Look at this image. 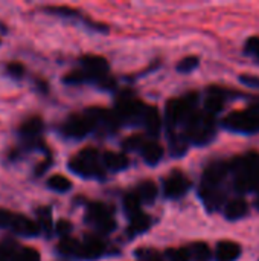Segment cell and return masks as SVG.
<instances>
[{"instance_id": "1", "label": "cell", "mask_w": 259, "mask_h": 261, "mask_svg": "<svg viewBox=\"0 0 259 261\" xmlns=\"http://www.w3.org/2000/svg\"><path fill=\"white\" fill-rule=\"evenodd\" d=\"M229 173H231V165L224 162H214L206 168L200 185V196L209 211L217 210L224 200L223 185Z\"/></svg>"}, {"instance_id": "37", "label": "cell", "mask_w": 259, "mask_h": 261, "mask_svg": "<svg viewBox=\"0 0 259 261\" xmlns=\"http://www.w3.org/2000/svg\"><path fill=\"white\" fill-rule=\"evenodd\" d=\"M246 52L259 61V37H250L246 43Z\"/></svg>"}, {"instance_id": "6", "label": "cell", "mask_w": 259, "mask_h": 261, "mask_svg": "<svg viewBox=\"0 0 259 261\" xmlns=\"http://www.w3.org/2000/svg\"><path fill=\"white\" fill-rule=\"evenodd\" d=\"M195 101H197V93H189L180 99H171L166 104V110H165L168 127L171 128L180 122H188L191 115L195 112L194 110Z\"/></svg>"}, {"instance_id": "23", "label": "cell", "mask_w": 259, "mask_h": 261, "mask_svg": "<svg viewBox=\"0 0 259 261\" xmlns=\"http://www.w3.org/2000/svg\"><path fill=\"white\" fill-rule=\"evenodd\" d=\"M79 249H81V243L70 237L63 239L58 245V252L66 257H79Z\"/></svg>"}, {"instance_id": "2", "label": "cell", "mask_w": 259, "mask_h": 261, "mask_svg": "<svg viewBox=\"0 0 259 261\" xmlns=\"http://www.w3.org/2000/svg\"><path fill=\"white\" fill-rule=\"evenodd\" d=\"M231 171L235 173V187L241 193L259 191V156L249 153L235 159L231 164Z\"/></svg>"}, {"instance_id": "22", "label": "cell", "mask_w": 259, "mask_h": 261, "mask_svg": "<svg viewBox=\"0 0 259 261\" xmlns=\"http://www.w3.org/2000/svg\"><path fill=\"white\" fill-rule=\"evenodd\" d=\"M136 193H137V196L140 197L142 202H145V203H153V202L156 200L157 194H159V190H157V187H156L154 182L147 180V182H142V184L139 185V188L136 190Z\"/></svg>"}, {"instance_id": "27", "label": "cell", "mask_w": 259, "mask_h": 261, "mask_svg": "<svg viewBox=\"0 0 259 261\" xmlns=\"http://www.w3.org/2000/svg\"><path fill=\"white\" fill-rule=\"evenodd\" d=\"M223 107H224V98L221 96V93L211 95L205 101V112L209 113L211 116H215L217 113H220Z\"/></svg>"}, {"instance_id": "26", "label": "cell", "mask_w": 259, "mask_h": 261, "mask_svg": "<svg viewBox=\"0 0 259 261\" xmlns=\"http://www.w3.org/2000/svg\"><path fill=\"white\" fill-rule=\"evenodd\" d=\"M37 216H38V226L40 229L49 236L52 232V213L50 208L44 206V208H38L37 210Z\"/></svg>"}, {"instance_id": "39", "label": "cell", "mask_w": 259, "mask_h": 261, "mask_svg": "<svg viewBox=\"0 0 259 261\" xmlns=\"http://www.w3.org/2000/svg\"><path fill=\"white\" fill-rule=\"evenodd\" d=\"M52 164V161H50V158H47L46 159V162H43V164H40L37 168H35V176H41L47 168H49V165Z\"/></svg>"}, {"instance_id": "7", "label": "cell", "mask_w": 259, "mask_h": 261, "mask_svg": "<svg viewBox=\"0 0 259 261\" xmlns=\"http://www.w3.org/2000/svg\"><path fill=\"white\" fill-rule=\"evenodd\" d=\"M147 106L142 104L139 99L134 98L133 93H121L118 101H116V107H114V113L118 115L121 122H128V124H139L142 121L143 112H145Z\"/></svg>"}, {"instance_id": "5", "label": "cell", "mask_w": 259, "mask_h": 261, "mask_svg": "<svg viewBox=\"0 0 259 261\" xmlns=\"http://www.w3.org/2000/svg\"><path fill=\"white\" fill-rule=\"evenodd\" d=\"M223 125L237 133H256L259 132V107H253L243 112H232L223 119Z\"/></svg>"}, {"instance_id": "4", "label": "cell", "mask_w": 259, "mask_h": 261, "mask_svg": "<svg viewBox=\"0 0 259 261\" xmlns=\"http://www.w3.org/2000/svg\"><path fill=\"white\" fill-rule=\"evenodd\" d=\"M69 168L72 173L81 177H102V168L99 165V153L93 147H87L81 150L73 159H70Z\"/></svg>"}, {"instance_id": "36", "label": "cell", "mask_w": 259, "mask_h": 261, "mask_svg": "<svg viewBox=\"0 0 259 261\" xmlns=\"http://www.w3.org/2000/svg\"><path fill=\"white\" fill-rule=\"evenodd\" d=\"M55 232H56L60 237L67 239L69 234L72 232V223H70L69 220H64V219L58 220V223L55 225Z\"/></svg>"}, {"instance_id": "14", "label": "cell", "mask_w": 259, "mask_h": 261, "mask_svg": "<svg viewBox=\"0 0 259 261\" xmlns=\"http://www.w3.org/2000/svg\"><path fill=\"white\" fill-rule=\"evenodd\" d=\"M105 252V245L102 240H99L98 237H87L82 243H81V249H79V257L82 260H96L101 258Z\"/></svg>"}, {"instance_id": "38", "label": "cell", "mask_w": 259, "mask_h": 261, "mask_svg": "<svg viewBox=\"0 0 259 261\" xmlns=\"http://www.w3.org/2000/svg\"><path fill=\"white\" fill-rule=\"evenodd\" d=\"M240 81L249 87H259V76H255V75H241Z\"/></svg>"}, {"instance_id": "12", "label": "cell", "mask_w": 259, "mask_h": 261, "mask_svg": "<svg viewBox=\"0 0 259 261\" xmlns=\"http://www.w3.org/2000/svg\"><path fill=\"white\" fill-rule=\"evenodd\" d=\"M189 187H191L189 179L185 174H182L180 171H174L165 179L163 193L168 199H180L182 196H185L188 193Z\"/></svg>"}, {"instance_id": "29", "label": "cell", "mask_w": 259, "mask_h": 261, "mask_svg": "<svg viewBox=\"0 0 259 261\" xmlns=\"http://www.w3.org/2000/svg\"><path fill=\"white\" fill-rule=\"evenodd\" d=\"M188 138L186 135L179 136V135H172L171 138V153L174 156H183L188 151Z\"/></svg>"}, {"instance_id": "32", "label": "cell", "mask_w": 259, "mask_h": 261, "mask_svg": "<svg viewBox=\"0 0 259 261\" xmlns=\"http://www.w3.org/2000/svg\"><path fill=\"white\" fill-rule=\"evenodd\" d=\"M198 63H200L198 57H195V55L186 57V58H183V60L177 64V70H179L180 73H189V72H192V70L198 66Z\"/></svg>"}, {"instance_id": "9", "label": "cell", "mask_w": 259, "mask_h": 261, "mask_svg": "<svg viewBox=\"0 0 259 261\" xmlns=\"http://www.w3.org/2000/svg\"><path fill=\"white\" fill-rule=\"evenodd\" d=\"M81 69L85 72L87 80L99 84L108 76V63L99 55H85L81 58Z\"/></svg>"}, {"instance_id": "15", "label": "cell", "mask_w": 259, "mask_h": 261, "mask_svg": "<svg viewBox=\"0 0 259 261\" xmlns=\"http://www.w3.org/2000/svg\"><path fill=\"white\" fill-rule=\"evenodd\" d=\"M140 125L147 130L148 135L156 136L160 132V127H162L159 110L156 107H151V106L148 107L147 106V109L143 112V116H142V121H140Z\"/></svg>"}, {"instance_id": "20", "label": "cell", "mask_w": 259, "mask_h": 261, "mask_svg": "<svg viewBox=\"0 0 259 261\" xmlns=\"http://www.w3.org/2000/svg\"><path fill=\"white\" fill-rule=\"evenodd\" d=\"M151 228V217L140 213L139 216L130 219V226H128V236L134 237V236H140L143 232H147Z\"/></svg>"}, {"instance_id": "33", "label": "cell", "mask_w": 259, "mask_h": 261, "mask_svg": "<svg viewBox=\"0 0 259 261\" xmlns=\"http://www.w3.org/2000/svg\"><path fill=\"white\" fill-rule=\"evenodd\" d=\"M166 258L169 261H191L189 249L185 248H174L166 251Z\"/></svg>"}, {"instance_id": "30", "label": "cell", "mask_w": 259, "mask_h": 261, "mask_svg": "<svg viewBox=\"0 0 259 261\" xmlns=\"http://www.w3.org/2000/svg\"><path fill=\"white\" fill-rule=\"evenodd\" d=\"M145 144H147V141L140 135H131V136H128V138L124 139L122 148L127 150V151H136V150L140 151Z\"/></svg>"}, {"instance_id": "24", "label": "cell", "mask_w": 259, "mask_h": 261, "mask_svg": "<svg viewBox=\"0 0 259 261\" xmlns=\"http://www.w3.org/2000/svg\"><path fill=\"white\" fill-rule=\"evenodd\" d=\"M47 187L56 193H67L72 190V182L63 174H53L47 179Z\"/></svg>"}, {"instance_id": "8", "label": "cell", "mask_w": 259, "mask_h": 261, "mask_svg": "<svg viewBox=\"0 0 259 261\" xmlns=\"http://www.w3.org/2000/svg\"><path fill=\"white\" fill-rule=\"evenodd\" d=\"M85 220L102 234H108L116 228V222L111 217L108 206L104 203H90L87 208Z\"/></svg>"}, {"instance_id": "41", "label": "cell", "mask_w": 259, "mask_h": 261, "mask_svg": "<svg viewBox=\"0 0 259 261\" xmlns=\"http://www.w3.org/2000/svg\"><path fill=\"white\" fill-rule=\"evenodd\" d=\"M255 205H256V208L259 210V196H258V199H256V202H255Z\"/></svg>"}, {"instance_id": "3", "label": "cell", "mask_w": 259, "mask_h": 261, "mask_svg": "<svg viewBox=\"0 0 259 261\" xmlns=\"http://www.w3.org/2000/svg\"><path fill=\"white\" fill-rule=\"evenodd\" d=\"M215 136V116L205 110L194 112L186 122V138L195 145H206Z\"/></svg>"}, {"instance_id": "28", "label": "cell", "mask_w": 259, "mask_h": 261, "mask_svg": "<svg viewBox=\"0 0 259 261\" xmlns=\"http://www.w3.org/2000/svg\"><path fill=\"white\" fill-rule=\"evenodd\" d=\"M191 261H209L211 260V249L206 243H194L189 248Z\"/></svg>"}, {"instance_id": "16", "label": "cell", "mask_w": 259, "mask_h": 261, "mask_svg": "<svg viewBox=\"0 0 259 261\" xmlns=\"http://www.w3.org/2000/svg\"><path fill=\"white\" fill-rule=\"evenodd\" d=\"M241 255V248L235 242H220L215 251L217 261H237Z\"/></svg>"}, {"instance_id": "19", "label": "cell", "mask_w": 259, "mask_h": 261, "mask_svg": "<svg viewBox=\"0 0 259 261\" xmlns=\"http://www.w3.org/2000/svg\"><path fill=\"white\" fill-rule=\"evenodd\" d=\"M143 161L148 165H157L163 156V148L160 144L154 142V141H147V144L143 145V148L140 150Z\"/></svg>"}, {"instance_id": "11", "label": "cell", "mask_w": 259, "mask_h": 261, "mask_svg": "<svg viewBox=\"0 0 259 261\" xmlns=\"http://www.w3.org/2000/svg\"><path fill=\"white\" fill-rule=\"evenodd\" d=\"M43 119L40 116H32L29 119H26L20 128H18V135L21 136V139L24 141V144L32 148V147H43V144L38 141L41 132H43Z\"/></svg>"}, {"instance_id": "31", "label": "cell", "mask_w": 259, "mask_h": 261, "mask_svg": "<svg viewBox=\"0 0 259 261\" xmlns=\"http://www.w3.org/2000/svg\"><path fill=\"white\" fill-rule=\"evenodd\" d=\"M63 81H64L66 84H69V86H76V84L87 83L89 80H87V75H85V72H84L82 69H76V70L69 72V73L63 78Z\"/></svg>"}, {"instance_id": "34", "label": "cell", "mask_w": 259, "mask_h": 261, "mask_svg": "<svg viewBox=\"0 0 259 261\" xmlns=\"http://www.w3.org/2000/svg\"><path fill=\"white\" fill-rule=\"evenodd\" d=\"M5 70H6L8 76H11L14 80H20L24 76V66L18 61H9L5 66Z\"/></svg>"}, {"instance_id": "10", "label": "cell", "mask_w": 259, "mask_h": 261, "mask_svg": "<svg viewBox=\"0 0 259 261\" xmlns=\"http://www.w3.org/2000/svg\"><path fill=\"white\" fill-rule=\"evenodd\" d=\"M93 132V125L85 113L72 115L63 124V135L70 139H82Z\"/></svg>"}, {"instance_id": "25", "label": "cell", "mask_w": 259, "mask_h": 261, "mask_svg": "<svg viewBox=\"0 0 259 261\" xmlns=\"http://www.w3.org/2000/svg\"><path fill=\"white\" fill-rule=\"evenodd\" d=\"M6 261H40V254L34 248H18Z\"/></svg>"}, {"instance_id": "35", "label": "cell", "mask_w": 259, "mask_h": 261, "mask_svg": "<svg viewBox=\"0 0 259 261\" xmlns=\"http://www.w3.org/2000/svg\"><path fill=\"white\" fill-rule=\"evenodd\" d=\"M14 217H15L14 213L0 208V229H11L12 222H14Z\"/></svg>"}, {"instance_id": "40", "label": "cell", "mask_w": 259, "mask_h": 261, "mask_svg": "<svg viewBox=\"0 0 259 261\" xmlns=\"http://www.w3.org/2000/svg\"><path fill=\"white\" fill-rule=\"evenodd\" d=\"M37 86H38V89L43 90V92L47 90V84H46V81H43V80H37Z\"/></svg>"}, {"instance_id": "13", "label": "cell", "mask_w": 259, "mask_h": 261, "mask_svg": "<svg viewBox=\"0 0 259 261\" xmlns=\"http://www.w3.org/2000/svg\"><path fill=\"white\" fill-rule=\"evenodd\" d=\"M11 231L17 236H21V237H37L41 232L37 222H34L29 217L21 216V214H15Z\"/></svg>"}, {"instance_id": "18", "label": "cell", "mask_w": 259, "mask_h": 261, "mask_svg": "<svg viewBox=\"0 0 259 261\" xmlns=\"http://www.w3.org/2000/svg\"><path fill=\"white\" fill-rule=\"evenodd\" d=\"M102 162L110 171H122L130 165V161L125 154L114 151H105L102 156Z\"/></svg>"}, {"instance_id": "21", "label": "cell", "mask_w": 259, "mask_h": 261, "mask_svg": "<svg viewBox=\"0 0 259 261\" xmlns=\"http://www.w3.org/2000/svg\"><path fill=\"white\" fill-rule=\"evenodd\" d=\"M140 205H142V200H140V197L137 196L136 191L128 193L124 197V210H125V213H127V216L130 219H133V217H136V216H139L142 213Z\"/></svg>"}, {"instance_id": "17", "label": "cell", "mask_w": 259, "mask_h": 261, "mask_svg": "<svg viewBox=\"0 0 259 261\" xmlns=\"http://www.w3.org/2000/svg\"><path fill=\"white\" fill-rule=\"evenodd\" d=\"M249 211V205L244 199L238 197V199H234L231 200L226 208H224V217L231 222H235V220H240L243 219Z\"/></svg>"}]
</instances>
